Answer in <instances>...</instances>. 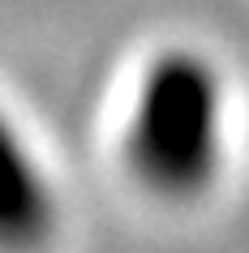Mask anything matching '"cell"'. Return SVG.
I'll use <instances>...</instances> for the list:
<instances>
[{"instance_id": "cell-1", "label": "cell", "mask_w": 249, "mask_h": 253, "mask_svg": "<svg viewBox=\"0 0 249 253\" xmlns=\"http://www.w3.org/2000/svg\"><path fill=\"white\" fill-rule=\"evenodd\" d=\"M219 142V94L206 65L172 56L146 78L133 116V159L155 189L185 193L215 168Z\"/></svg>"}, {"instance_id": "cell-2", "label": "cell", "mask_w": 249, "mask_h": 253, "mask_svg": "<svg viewBox=\"0 0 249 253\" xmlns=\"http://www.w3.org/2000/svg\"><path fill=\"white\" fill-rule=\"evenodd\" d=\"M52 232V198L39 168L22 150L9 120L0 116V249L30 253Z\"/></svg>"}]
</instances>
